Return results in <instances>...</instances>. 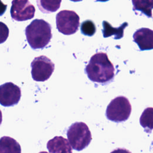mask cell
Masks as SVG:
<instances>
[{"mask_svg": "<svg viewBox=\"0 0 153 153\" xmlns=\"http://www.w3.org/2000/svg\"><path fill=\"white\" fill-rule=\"evenodd\" d=\"M115 69L105 53L99 52L92 56L86 65L85 72L94 82L106 84L114 78Z\"/></svg>", "mask_w": 153, "mask_h": 153, "instance_id": "obj_1", "label": "cell"}, {"mask_svg": "<svg viewBox=\"0 0 153 153\" xmlns=\"http://www.w3.org/2000/svg\"><path fill=\"white\" fill-rule=\"evenodd\" d=\"M26 40L33 50L42 49L50 42L51 26L43 19H35L25 29Z\"/></svg>", "mask_w": 153, "mask_h": 153, "instance_id": "obj_2", "label": "cell"}, {"mask_svg": "<svg viewBox=\"0 0 153 153\" xmlns=\"http://www.w3.org/2000/svg\"><path fill=\"white\" fill-rule=\"evenodd\" d=\"M67 137L71 146L76 151L87 148L92 139L88 126L83 122L73 123L67 130Z\"/></svg>", "mask_w": 153, "mask_h": 153, "instance_id": "obj_3", "label": "cell"}, {"mask_svg": "<svg viewBox=\"0 0 153 153\" xmlns=\"http://www.w3.org/2000/svg\"><path fill=\"white\" fill-rule=\"evenodd\" d=\"M131 112V106L128 99L123 96L112 99L106 111V118L115 123L124 122L128 119Z\"/></svg>", "mask_w": 153, "mask_h": 153, "instance_id": "obj_4", "label": "cell"}, {"mask_svg": "<svg viewBox=\"0 0 153 153\" xmlns=\"http://www.w3.org/2000/svg\"><path fill=\"white\" fill-rule=\"evenodd\" d=\"M56 27L58 30L66 35H72L78 29L79 17L74 11L62 10L56 15Z\"/></svg>", "mask_w": 153, "mask_h": 153, "instance_id": "obj_5", "label": "cell"}, {"mask_svg": "<svg viewBox=\"0 0 153 153\" xmlns=\"http://www.w3.org/2000/svg\"><path fill=\"white\" fill-rule=\"evenodd\" d=\"M30 66L32 77L35 81L47 80L54 70V64L45 56L36 57L31 62Z\"/></svg>", "mask_w": 153, "mask_h": 153, "instance_id": "obj_6", "label": "cell"}, {"mask_svg": "<svg viewBox=\"0 0 153 153\" xmlns=\"http://www.w3.org/2000/svg\"><path fill=\"white\" fill-rule=\"evenodd\" d=\"M35 7L27 0H14L12 1L10 10L11 18L19 22L26 21L35 16Z\"/></svg>", "mask_w": 153, "mask_h": 153, "instance_id": "obj_7", "label": "cell"}, {"mask_svg": "<svg viewBox=\"0 0 153 153\" xmlns=\"http://www.w3.org/2000/svg\"><path fill=\"white\" fill-rule=\"evenodd\" d=\"M21 97L20 88L8 82L0 85V104L8 107L17 105Z\"/></svg>", "mask_w": 153, "mask_h": 153, "instance_id": "obj_8", "label": "cell"}, {"mask_svg": "<svg viewBox=\"0 0 153 153\" xmlns=\"http://www.w3.org/2000/svg\"><path fill=\"white\" fill-rule=\"evenodd\" d=\"M133 38L140 50L153 49V30L151 29L140 28L134 33Z\"/></svg>", "mask_w": 153, "mask_h": 153, "instance_id": "obj_9", "label": "cell"}, {"mask_svg": "<svg viewBox=\"0 0 153 153\" xmlns=\"http://www.w3.org/2000/svg\"><path fill=\"white\" fill-rule=\"evenodd\" d=\"M47 148L50 153H72L69 141L62 136H55L48 140Z\"/></svg>", "mask_w": 153, "mask_h": 153, "instance_id": "obj_10", "label": "cell"}, {"mask_svg": "<svg viewBox=\"0 0 153 153\" xmlns=\"http://www.w3.org/2000/svg\"><path fill=\"white\" fill-rule=\"evenodd\" d=\"M0 153H21L20 144L10 136L0 138Z\"/></svg>", "mask_w": 153, "mask_h": 153, "instance_id": "obj_11", "label": "cell"}, {"mask_svg": "<svg viewBox=\"0 0 153 153\" xmlns=\"http://www.w3.org/2000/svg\"><path fill=\"white\" fill-rule=\"evenodd\" d=\"M103 24V37L106 38L114 35L115 39H120L123 36V32L124 28L128 25L127 22H124L119 27H112L108 22L104 20Z\"/></svg>", "mask_w": 153, "mask_h": 153, "instance_id": "obj_12", "label": "cell"}, {"mask_svg": "<svg viewBox=\"0 0 153 153\" xmlns=\"http://www.w3.org/2000/svg\"><path fill=\"white\" fill-rule=\"evenodd\" d=\"M140 124L147 133H151L153 129V108L145 109L140 117Z\"/></svg>", "mask_w": 153, "mask_h": 153, "instance_id": "obj_13", "label": "cell"}, {"mask_svg": "<svg viewBox=\"0 0 153 153\" xmlns=\"http://www.w3.org/2000/svg\"><path fill=\"white\" fill-rule=\"evenodd\" d=\"M133 10L142 11L148 17H152L151 9L153 8V1H132Z\"/></svg>", "mask_w": 153, "mask_h": 153, "instance_id": "obj_14", "label": "cell"}, {"mask_svg": "<svg viewBox=\"0 0 153 153\" xmlns=\"http://www.w3.org/2000/svg\"><path fill=\"white\" fill-rule=\"evenodd\" d=\"M61 1H37L38 6H42L40 7V10L42 12H54L59 7Z\"/></svg>", "mask_w": 153, "mask_h": 153, "instance_id": "obj_15", "label": "cell"}, {"mask_svg": "<svg viewBox=\"0 0 153 153\" xmlns=\"http://www.w3.org/2000/svg\"><path fill=\"white\" fill-rule=\"evenodd\" d=\"M81 31L84 35L91 36L96 33V27L91 20H87L81 23Z\"/></svg>", "mask_w": 153, "mask_h": 153, "instance_id": "obj_16", "label": "cell"}, {"mask_svg": "<svg viewBox=\"0 0 153 153\" xmlns=\"http://www.w3.org/2000/svg\"><path fill=\"white\" fill-rule=\"evenodd\" d=\"M9 35V29L3 22H0V44L4 43Z\"/></svg>", "mask_w": 153, "mask_h": 153, "instance_id": "obj_17", "label": "cell"}, {"mask_svg": "<svg viewBox=\"0 0 153 153\" xmlns=\"http://www.w3.org/2000/svg\"><path fill=\"white\" fill-rule=\"evenodd\" d=\"M7 8V5L4 4L1 1H0V16H2Z\"/></svg>", "mask_w": 153, "mask_h": 153, "instance_id": "obj_18", "label": "cell"}, {"mask_svg": "<svg viewBox=\"0 0 153 153\" xmlns=\"http://www.w3.org/2000/svg\"><path fill=\"white\" fill-rule=\"evenodd\" d=\"M111 153H131L128 150L124 148H117L113 150Z\"/></svg>", "mask_w": 153, "mask_h": 153, "instance_id": "obj_19", "label": "cell"}, {"mask_svg": "<svg viewBox=\"0 0 153 153\" xmlns=\"http://www.w3.org/2000/svg\"><path fill=\"white\" fill-rule=\"evenodd\" d=\"M2 112L0 110V125L2 123Z\"/></svg>", "mask_w": 153, "mask_h": 153, "instance_id": "obj_20", "label": "cell"}, {"mask_svg": "<svg viewBox=\"0 0 153 153\" xmlns=\"http://www.w3.org/2000/svg\"><path fill=\"white\" fill-rule=\"evenodd\" d=\"M39 153H48L47 152H45V151H42V152H40Z\"/></svg>", "mask_w": 153, "mask_h": 153, "instance_id": "obj_21", "label": "cell"}]
</instances>
